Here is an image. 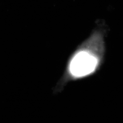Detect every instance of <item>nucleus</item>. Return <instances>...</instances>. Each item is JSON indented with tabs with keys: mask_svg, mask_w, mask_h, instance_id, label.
Returning a JSON list of instances; mask_svg holds the SVG:
<instances>
[{
	"mask_svg": "<svg viewBox=\"0 0 123 123\" xmlns=\"http://www.w3.org/2000/svg\"><path fill=\"white\" fill-rule=\"evenodd\" d=\"M108 27L100 21L90 35L78 46L67 63L66 75L73 79H83L94 74L105 57Z\"/></svg>",
	"mask_w": 123,
	"mask_h": 123,
	"instance_id": "nucleus-1",
	"label": "nucleus"
}]
</instances>
